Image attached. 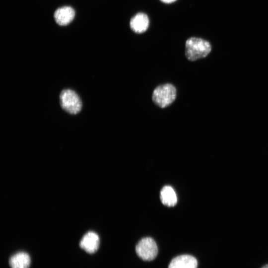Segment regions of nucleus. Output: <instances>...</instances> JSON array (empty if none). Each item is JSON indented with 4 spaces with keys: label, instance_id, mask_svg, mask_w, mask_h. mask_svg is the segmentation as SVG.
<instances>
[{
    "label": "nucleus",
    "instance_id": "nucleus-1",
    "mask_svg": "<svg viewBox=\"0 0 268 268\" xmlns=\"http://www.w3.org/2000/svg\"><path fill=\"white\" fill-rule=\"evenodd\" d=\"M211 50L210 43L202 38L191 37L186 42L185 56L190 61H195L206 57Z\"/></svg>",
    "mask_w": 268,
    "mask_h": 268
},
{
    "label": "nucleus",
    "instance_id": "nucleus-2",
    "mask_svg": "<svg viewBox=\"0 0 268 268\" xmlns=\"http://www.w3.org/2000/svg\"><path fill=\"white\" fill-rule=\"evenodd\" d=\"M177 90L172 84L165 83L157 86L153 91L152 100L158 107L164 108L170 106L175 100Z\"/></svg>",
    "mask_w": 268,
    "mask_h": 268
},
{
    "label": "nucleus",
    "instance_id": "nucleus-3",
    "mask_svg": "<svg viewBox=\"0 0 268 268\" xmlns=\"http://www.w3.org/2000/svg\"><path fill=\"white\" fill-rule=\"evenodd\" d=\"M60 103L62 108L71 115L79 113L82 108V103L79 96L74 90L63 89L60 94Z\"/></svg>",
    "mask_w": 268,
    "mask_h": 268
},
{
    "label": "nucleus",
    "instance_id": "nucleus-4",
    "mask_svg": "<svg viewBox=\"0 0 268 268\" xmlns=\"http://www.w3.org/2000/svg\"><path fill=\"white\" fill-rule=\"evenodd\" d=\"M137 256L144 261L154 260L158 253V248L155 241L150 237L141 239L135 247Z\"/></svg>",
    "mask_w": 268,
    "mask_h": 268
},
{
    "label": "nucleus",
    "instance_id": "nucleus-5",
    "mask_svg": "<svg viewBox=\"0 0 268 268\" xmlns=\"http://www.w3.org/2000/svg\"><path fill=\"white\" fill-rule=\"evenodd\" d=\"M99 242L98 235L94 232L90 231L83 236L80 242L79 246L87 253L93 254L99 248Z\"/></svg>",
    "mask_w": 268,
    "mask_h": 268
},
{
    "label": "nucleus",
    "instance_id": "nucleus-6",
    "mask_svg": "<svg viewBox=\"0 0 268 268\" xmlns=\"http://www.w3.org/2000/svg\"><path fill=\"white\" fill-rule=\"evenodd\" d=\"M198 261L193 256L183 255L174 258L170 263L168 268H197Z\"/></svg>",
    "mask_w": 268,
    "mask_h": 268
},
{
    "label": "nucleus",
    "instance_id": "nucleus-7",
    "mask_svg": "<svg viewBox=\"0 0 268 268\" xmlns=\"http://www.w3.org/2000/svg\"><path fill=\"white\" fill-rule=\"evenodd\" d=\"M75 15L74 9L69 6H64L57 9L54 13L56 22L60 25H66L69 23Z\"/></svg>",
    "mask_w": 268,
    "mask_h": 268
},
{
    "label": "nucleus",
    "instance_id": "nucleus-8",
    "mask_svg": "<svg viewBox=\"0 0 268 268\" xmlns=\"http://www.w3.org/2000/svg\"><path fill=\"white\" fill-rule=\"evenodd\" d=\"M149 25V19L147 15L138 13L135 15L130 21V27L135 33H141L145 32Z\"/></svg>",
    "mask_w": 268,
    "mask_h": 268
},
{
    "label": "nucleus",
    "instance_id": "nucleus-9",
    "mask_svg": "<svg viewBox=\"0 0 268 268\" xmlns=\"http://www.w3.org/2000/svg\"><path fill=\"white\" fill-rule=\"evenodd\" d=\"M30 264L29 255L24 252H20L12 255L9 260L11 268H28Z\"/></svg>",
    "mask_w": 268,
    "mask_h": 268
},
{
    "label": "nucleus",
    "instance_id": "nucleus-10",
    "mask_svg": "<svg viewBox=\"0 0 268 268\" xmlns=\"http://www.w3.org/2000/svg\"><path fill=\"white\" fill-rule=\"evenodd\" d=\"M160 198L162 203L168 206H173L177 202L176 193L172 187L165 186L160 191Z\"/></svg>",
    "mask_w": 268,
    "mask_h": 268
},
{
    "label": "nucleus",
    "instance_id": "nucleus-11",
    "mask_svg": "<svg viewBox=\"0 0 268 268\" xmlns=\"http://www.w3.org/2000/svg\"><path fill=\"white\" fill-rule=\"evenodd\" d=\"M160 0L166 3H172L175 1L176 0Z\"/></svg>",
    "mask_w": 268,
    "mask_h": 268
},
{
    "label": "nucleus",
    "instance_id": "nucleus-12",
    "mask_svg": "<svg viewBox=\"0 0 268 268\" xmlns=\"http://www.w3.org/2000/svg\"><path fill=\"white\" fill-rule=\"evenodd\" d=\"M261 268H268V264L265 265L264 266H263Z\"/></svg>",
    "mask_w": 268,
    "mask_h": 268
}]
</instances>
